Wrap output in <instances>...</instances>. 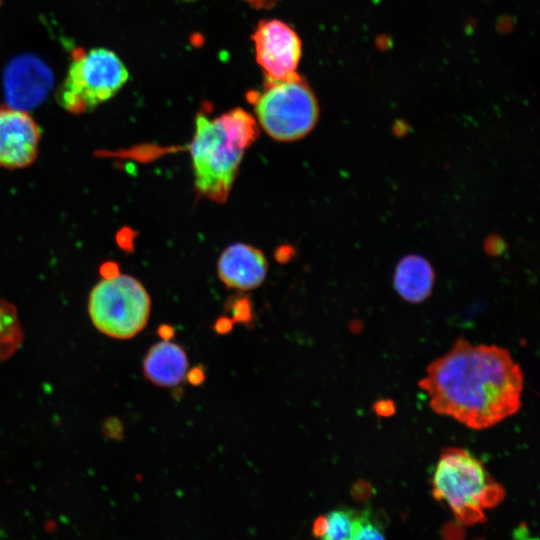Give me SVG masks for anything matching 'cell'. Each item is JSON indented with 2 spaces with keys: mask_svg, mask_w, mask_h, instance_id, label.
I'll list each match as a JSON object with an SVG mask.
<instances>
[{
  "mask_svg": "<svg viewBox=\"0 0 540 540\" xmlns=\"http://www.w3.org/2000/svg\"><path fill=\"white\" fill-rule=\"evenodd\" d=\"M419 387L435 413L481 430L518 412L524 377L507 349L459 338L428 365Z\"/></svg>",
  "mask_w": 540,
  "mask_h": 540,
  "instance_id": "1",
  "label": "cell"
},
{
  "mask_svg": "<svg viewBox=\"0 0 540 540\" xmlns=\"http://www.w3.org/2000/svg\"><path fill=\"white\" fill-rule=\"evenodd\" d=\"M256 119L241 108L210 119L199 114L189 146L194 185L203 197L224 203L246 150L259 132Z\"/></svg>",
  "mask_w": 540,
  "mask_h": 540,
  "instance_id": "2",
  "label": "cell"
},
{
  "mask_svg": "<svg viewBox=\"0 0 540 540\" xmlns=\"http://www.w3.org/2000/svg\"><path fill=\"white\" fill-rule=\"evenodd\" d=\"M432 495L444 501L454 518L471 526L486 521L485 511L505 498V489L469 450L448 447L440 454L432 479Z\"/></svg>",
  "mask_w": 540,
  "mask_h": 540,
  "instance_id": "3",
  "label": "cell"
},
{
  "mask_svg": "<svg viewBox=\"0 0 540 540\" xmlns=\"http://www.w3.org/2000/svg\"><path fill=\"white\" fill-rule=\"evenodd\" d=\"M105 273L89 293L87 310L101 333L126 340L140 333L148 323L151 298L135 277L106 264Z\"/></svg>",
  "mask_w": 540,
  "mask_h": 540,
  "instance_id": "4",
  "label": "cell"
},
{
  "mask_svg": "<svg viewBox=\"0 0 540 540\" xmlns=\"http://www.w3.org/2000/svg\"><path fill=\"white\" fill-rule=\"evenodd\" d=\"M260 127L274 140L293 142L315 127L319 107L310 87L294 74L270 81L254 102Z\"/></svg>",
  "mask_w": 540,
  "mask_h": 540,
  "instance_id": "5",
  "label": "cell"
},
{
  "mask_svg": "<svg viewBox=\"0 0 540 540\" xmlns=\"http://www.w3.org/2000/svg\"><path fill=\"white\" fill-rule=\"evenodd\" d=\"M128 78V70L117 54L93 48L75 55L57 99L68 112L80 114L111 99Z\"/></svg>",
  "mask_w": 540,
  "mask_h": 540,
  "instance_id": "6",
  "label": "cell"
},
{
  "mask_svg": "<svg viewBox=\"0 0 540 540\" xmlns=\"http://www.w3.org/2000/svg\"><path fill=\"white\" fill-rule=\"evenodd\" d=\"M252 40L256 60L268 80H283L296 74L302 44L298 34L288 24L277 19L261 21Z\"/></svg>",
  "mask_w": 540,
  "mask_h": 540,
  "instance_id": "7",
  "label": "cell"
},
{
  "mask_svg": "<svg viewBox=\"0 0 540 540\" xmlns=\"http://www.w3.org/2000/svg\"><path fill=\"white\" fill-rule=\"evenodd\" d=\"M41 131L27 111L0 106V167L22 169L37 158Z\"/></svg>",
  "mask_w": 540,
  "mask_h": 540,
  "instance_id": "8",
  "label": "cell"
},
{
  "mask_svg": "<svg viewBox=\"0 0 540 540\" xmlns=\"http://www.w3.org/2000/svg\"><path fill=\"white\" fill-rule=\"evenodd\" d=\"M268 273V261L262 250L242 242L232 243L220 254L217 274L230 289L250 291L263 284Z\"/></svg>",
  "mask_w": 540,
  "mask_h": 540,
  "instance_id": "9",
  "label": "cell"
},
{
  "mask_svg": "<svg viewBox=\"0 0 540 540\" xmlns=\"http://www.w3.org/2000/svg\"><path fill=\"white\" fill-rule=\"evenodd\" d=\"M50 83V72L42 62L28 56L16 59L5 77L9 106L25 111L36 106L46 95Z\"/></svg>",
  "mask_w": 540,
  "mask_h": 540,
  "instance_id": "10",
  "label": "cell"
},
{
  "mask_svg": "<svg viewBox=\"0 0 540 540\" xmlns=\"http://www.w3.org/2000/svg\"><path fill=\"white\" fill-rule=\"evenodd\" d=\"M188 370L185 350L169 340L154 344L143 361L145 377L153 384L171 388L183 382Z\"/></svg>",
  "mask_w": 540,
  "mask_h": 540,
  "instance_id": "11",
  "label": "cell"
},
{
  "mask_svg": "<svg viewBox=\"0 0 540 540\" xmlns=\"http://www.w3.org/2000/svg\"><path fill=\"white\" fill-rule=\"evenodd\" d=\"M434 278L433 268L424 257L408 255L396 266L394 286L404 300L419 303L431 294Z\"/></svg>",
  "mask_w": 540,
  "mask_h": 540,
  "instance_id": "12",
  "label": "cell"
},
{
  "mask_svg": "<svg viewBox=\"0 0 540 540\" xmlns=\"http://www.w3.org/2000/svg\"><path fill=\"white\" fill-rule=\"evenodd\" d=\"M356 510L336 509L315 519L312 533L327 540H350L353 536Z\"/></svg>",
  "mask_w": 540,
  "mask_h": 540,
  "instance_id": "13",
  "label": "cell"
},
{
  "mask_svg": "<svg viewBox=\"0 0 540 540\" xmlns=\"http://www.w3.org/2000/svg\"><path fill=\"white\" fill-rule=\"evenodd\" d=\"M23 332L16 308L0 299V361L10 358L20 347Z\"/></svg>",
  "mask_w": 540,
  "mask_h": 540,
  "instance_id": "14",
  "label": "cell"
},
{
  "mask_svg": "<svg viewBox=\"0 0 540 540\" xmlns=\"http://www.w3.org/2000/svg\"><path fill=\"white\" fill-rule=\"evenodd\" d=\"M385 530L378 519L369 510L356 511L353 529V540L384 539Z\"/></svg>",
  "mask_w": 540,
  "mask_h": 540,
  "instance_id": "15",
  "label": "cell"
},
{
  "mask_svg": "<svg viewBox=\"0 0 540 540\" xmlns=\"http://www.w3.org/2000/svg\"><path fill=\"white\" fill-rule=\"evenodd\" d=\"M185 378L188 382L194 386H198L203 383L205 379V372L203 366L199 365L187 370Z\"/></svg>",
  "mask_w": 540,
  "mask_h": 540,
  "instance_id": "16",
  "label": "cell"
},
{
  "mask_svg": "<svg viewBox=\"0 0 540 540\" xmlns=\"http://www.w3.org/2000/svg\"><path fill=\"white\" fill-rule=\"evenodd\" d=\"M159 335L162 340H170L173 337V330L171 327L164 325L160 328Z\"/></svg>",
  "mask_w": 540,
  "mask_h": 540,
  "instance_id": "17",
  "label": "cell"
},
{
  "mask_svg": "<svg viewBox=\"0 0 540 540\" xmlns=\"http://www.w3.org/2000/svg\"><path fill=\"white\" fill-rule=\"evenodd\" d=\"M183 1L192 2V1H196V0H183Z\"/></svg>",
  "mask_w": 540,
  "mask_h": 540,
  "instance_id": "18",
  "label": "cell"
}]
</instances>
